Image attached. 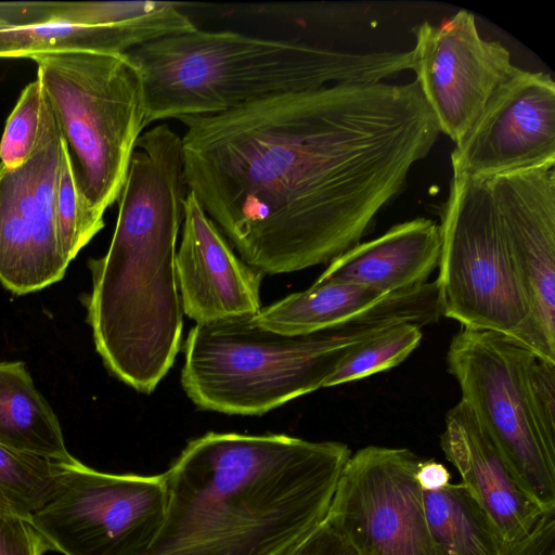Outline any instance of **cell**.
Listing matches in <instances>:
<instances>
[{"instance_id": "6da1fadb", "label": "cell", "mask_w": 555, "mask_h": 555, "mask_svg": "<svg viewBox=\"0 0 555 555\" xmlns=\"http://www.w3.org/2000/svg\"><path fill=\"white\" fill-rule=\"evenodd\" d=\"M179 120L188 190L263 275L359 244L440 133L415 80L339 82Z\"/></svg>"}, {"instance_id": "7a4b0ae2", "label": "cell", "mask_w": 555, "mask_h": 555, "mask_svg": "<svg viewBox=\"0 0 555 555\" xmlns=\"http://www.w3.org/2000/svg\"><path fill=\"white\" fill-rule=\"evenodd\" d=\"M347 444L207 433L164 473L163 527L145 555H275L327 515Z\"/></svg>"}, {"instance_id": "3957f363", "label": "cell", "mask_w": 555, "mask_h": 555, "mask_svg": "<svg viewBox=\"0 0 555 555\" xmlns=\"http://www.w3.org/2000/svg\"><path fill=\"white\" fill-rule=\"evenodd\" d=\"M188 186L182 141L166 122L137 142L106 254L89 262L87 320L98 353L119 380L151 393L180 350L176 273Z\"/></svg>"}, {"instance_id": "277c9868", "label": "cell", "mask_w": 555, "mask_h": 555, "mask_svg": "<svg viewBox=\"0 0 555 555\" xmlns=\"http://www.w3.org/2000/svg\"><path fill=\"white\" fill-rule=\"evenodd\" d=\"M141 77L146 125L208 116L287 92L379 82L412 69V53L346 52L232 30L164 37L126 53Z\"/></svg>"}, {"instance_id": "5b68a950", "label": "cell", "mask_w": 555, "mask_h": 555, "mask_svg": "<svg viewBox=\"0 0 555 555\" xmlns=\"http://www.w3.org/2000/svg\"><path fill=\"white\" fill-rule=\"evenodd\" d=\"M435 306L422 286L390 294L345 324L286 335L250 318L195 324L183 345L181 385L202 410L262 415L324 387L346 354L400 323L429 324Z\"/></svg>"}, {"instance_id": "8992f818", "label": "cell", "mask_w": 555, "mask_h": 555, "mask_svg": "<svg viewBox=\"0 0 555 555\" xmlns=\"http://www.w3.org/2000/svg\"><path fill=\"white\" fill-rule=\"evenodd\" d=\"M54 112L78 190L102 217L118 201L137 142L145 100L126 54L73 50L30 57Z\"/></svg>"}, {"instance_id": "52a82bcc", "label": "cell", "mask_w": 555, "mask_h": 555, "mask_svg": "<svg viewBox=\"0 0 555 555\" xmlns=\"http://www.w3.org/2000/svg\"><path fill=\"white\" fill-rule=\"evenodd\" d=\"M439 229L435 282L443 317L463 328L500 333L526 347L530 300L488 180L453 175Z\"/></svg>"}, {"instance_id": "ba28073f", "label": "cell", "mask_w": 555, "mask_h": 555, "mask_svg": "<svg viewBox=\"0 0 555 555\" xmlns=\"http://www.w3.org/2000/svg\"><path fill=\"white\" fill-rule=\"evenodd\" d=\"M529 349L495 332L463 328L451 339L449 373L512 470L545 512L555 509V444L542 434L528 392Z\"/></svg>"}, {"instance_id": "9c48e42d", "label": "cell", "mask_w": 555, "mask_h": 555, "mask_svg": "<svg viewBox=\"0 0 555 555\" xmlns=\"http://www.w3.org/2000/svg\"><path fill=\"white\" fill-rule=\"evenodd\" d=\"M166 507L164 473H103L77 460L30 522L63 555H145Z\"/></svg>"}, {"instance_id": "30bf717a", "label": "cell", "mask_w": 555, "mask_h": 555, "mask_svg": "<svg viewBox=\"0 0 555 555\" xmlns=\"http://www.w3.org/2000/svg\"><path fill=\"white\" fill-rule=\"evenodd\" d=\"M421 461L406 448L380 446L348 459L326 517L359 555H435L416 476Z\"/></svg>"}, {"instance_id": "8fae6325", "label": "cell", "mask_w": 555, "mask_h": 555, "mask_svg": "<svg viewBox=\"0 0 555 555\" xmlns=\"http://www.w3.org/2000/svg\"><path fill=\"white\" fill-rule=\"evenodd\" d=\"M64 142L50 104L31 156L17 167L0 163V283L17 295L63 279L55 195Z\"/></svg>"}, {"instance_id": "7c38bea8", "label": "cell", "mask_w": 555, "mask_h": 555, "mask_svg": "<svg viewBox=\"0 0 555 555\" xmlns=\"http://www.w3.org/2000/svg\"><path fill=\"white\" fill-rule=\"evenodd\" d=\"M414 34L415 81L439 131L456 144L518 67L503 44L480 36L474 14L466 10L439 25L424 22Z\"/></svg>"}, {"instance_id": "4fadbf2b", "label": "cell", "mask_w": 555, "mask_h": 555, "mask_svg": "<svg viewBox=\"0 0 555 555\" xmlns=\"http://www.w3.org/2000/svg\"><path fill=\"white\" fill-rule=\"evenodd\" d=\"M451 164L453 175L480 180L555 165V82L552 77L518 67L455 144Z\"/></svg>"}, {"instance_id": "5bb4252c", "label": "cell", "mask_w": 555, "mask_h": 555, "mask_svg": "<svg viewBox=\"0 0 555 555\" xmlns=\"http://www.w3.org/2000/svg\"><path fill=\"white\" fill-rule=\"evenodd\" d=\"M530 300L526 348L555 363V165L488 180Z\"/></svg>"}, {"instance_id": "9a60e30c", "label": "cell", "mask_w": 555, "mask_h": 555, "mask_svg": "<svg viewBox=\"0 0 555 555\" xmlns=\"http://www.w3.org/2000/svg\"><path fill=\"white\" fill-rule=\"evenodd\" d=\"M176 273L183 313L195 324L254 318L263 274L244 262L192 192L184 202Z\"/></svg>"}, {"instance_id": "2e32d148", "label": "cell", "mask_w": 555, "mask_h": 555, "mask_svg": "<svg viewBox=\"0 0 555 555\" xmlns=\"http://www.w3.org/2000/svg\"><path fill=\"white\" fill-rule=\"evenodd\" d=\"M440 438L461 483L488 515L505 543L531 531L545 513L520 483L469 406L460 400L446 414Z\"/></svg>"}, {"instance_id": "e0dca14e", "label": "cell", "mask_w": 555, "mask_h": 555, "mask_svg": "<svg viewBox=\"0 0 555 555\" xmlns=\"http://www.w3.org/2000/svg\"><path fill=\"white\" fill-rule=\"evenodd\" d=\"M439 224L415 218L359 243L332 260L315 282H345L392 294L427 282L438 268Z\"/></svg>"}, {"instance_id": "ac0fdd59", "label": "cell", "mask_w": 555, "mask_h": 555, "mask_svg": "<svg viewBox=\"0 0 555 555\" xmlns=\"http://www.w3.org/2000/svg\"><path fill=\"white\" fill-rule=\"evenodd\" d=\"M196 28L188 15L173 20L100 27L66 23L0 25V57H31L73 50L126 54L151 41Z\"/></svg>"}, {"instance_id": "d6986e66", "label": "cell", "mask_w": 555, "mask_h": 555, "mask_svg": "<svg viewBox=\"0 0 555 555\" xmlns=\"http://www.w3.org/2000/svg\"><path fill=\"white\" fill-rule=\"evenodd\" d=\"M0 444L72 464L57 416L20 361L0 362Z\"/></svg>"}, {"instance_id": "ffe728a7", "label": "cell", "mask_w": 555, "mask_h": 555, "mask_svg": "<svg viewBox=\"0 0 555 555\" xmlns=\"http://www.w3.org/2000/svg\"><path fill=\"white\" fill-rule=\"evenodd\" d=\"M389 295L352 283L314 282L262 308L251 320L276 333L306 335L358 319Z\"/></svg>"}, {"instance_id": "44dd1931", "label": "cell", "mask_w": 555, "mask_h": 555, "mask_svg": "<svg viewBox=\"0 0 555 555\" xmlns=\"http://www.w3.org/2000/svg\"><path fill=\"white\" fill-rule=\"evenodd\" d=\"M422 493L435 555H501L505 542L461 482Z\"/></svg>"}, {"instance_id": "7402d4cb", "label": "cell", "mask_w": 555, "mask_h": 555, "mask_svg": "<svg viewBox=\"0 0 555 555\" xmlns=\"http://www.w3.org/2000/svg\"><path fill=\"white\" fill-rule=\"evenodd\" d=\"M66 465L0 444V515L30 520L56 493Z\"/></svg>"}, {"instance_id": "603a6c76", "label": "cell", "mask_w": 555, "mask_h": 555, "mask_svg": "<svg viewBox=\"0 0 555 555\" xmlns=\"http://www.w3.org/2000/svg\"><path fill=\"white\" fill-rule=\"evenodd\" d=\"M422 337L421 326L414 323L386 328L351 349L324 387L359 380L397 366L420 346Z\"/></svg>"}, {"instance_id": "cb8c5ba5", "label": "cell", "mask_w": 555, "mask_h": 555, "mask_svg": "<svg viewBox=\"0 0 555 555\" xmlns=\"http://www.w3.org/2000/svg\"><path fill=\"white\" fill-rule=\"evenodd\" d=\"M54 210L60 247L64 258L70 263L81 248L102 230L104 220L91 212L85 204L66 151H64Z\"/></svg>"}, {"instance_id": "d4e9b609", "label": "cell", "mask_w": 555, "mask_h": 555, "mask_svg": "<svg viewBox=\"0 0 555 555\" xmlns=\"http://www.w3.org/2000/svg\"><path fill=\"white\" fill-rule=\"evenodd\" d=\"M50 107L49 99L37 78L23 90L9 116L0 142V163L17 167L34 153Z\"/></svg>"}, {"instance_id": "484cf974", "label": "cell", "mask_w": 555, "mask_h": 555, "mask_svg": "<svg viewBox=\"0 0 555 555\" xmlns=\"http://www.w3.org/2000/svg\"><path fill=\"white\" fill-rule=\"evenodd\" d=\"M531 409L544 437L555 444V363L534 358L528 369Z\"/></svg>"}, {"instance_id": "4316f807", "label": "cell", "mask_w": 555, "mask_h": 555, "mask_svg": "<svg viewBox=\"0 0 555 555\" xmlns=\"http://www.w3.org/2000/svg\"><path fill=\"white\" fill-rule=\"evenodd\" d=\"M52 551L30 520L0 515V555H43Z\"/></svg>"}, {"instance_id": "83f0119b", "label": "cell", "mask_w": 555, "mask_h": 555, "mask_svg": "<svg viewBox=\"0 0 555 555\" xmlns=\"http://www.w3.org/2000/svg\"><path fill=\"white\" fill-rule=\"evenodd\" d=\"M275 555H359V553L325 517L314 529Z\"/></svg>"}, {"instance_id": "f1b7e54d", "label": "cell", "mask_w": 555, "mask_h": 555, "mask_svg": "<svg viewBox=\"0 0 555 555\" xmlns=\"http://www.w3.org/2000/svg\"><path fill=\"white\" fill-rule=\"evenodd\" d=\"M501 555H555V509L545 512L525 537L504 543Z\"/></svg>"}, {"instance_id": "f546056e", "label": "cell", "mask_w": 555, "mask_h": 555, "mask_svg": "<svg viewBox=\"0 0 555 555\" xmlns=\"http://www.w3.org/2000/svg\"><path fill=\"white\" fill-rule=\"evenodd\" d=\"M56 2H0V25L22 26L52 23Z\"/></svg>"}]
</instances>
